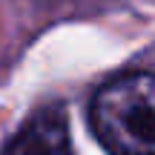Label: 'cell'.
Returning <instances> with one entry per match:
<instances>
[{
	"label": "cell",
	"instance_id": "6da1fadb",
	"mask_svg": "<svg viewBox=\"0 0 155 155\" xmlns=\"http://www.w3.org/2000/svg\"><path fill=\"white\" fill-rule=\"evenodd\" d=\"M89 127L112 155H155V78L150 69L106 81L89 104Z\"/></svg>",
	"mask_w": 155,
	"mask_h": 155
},
{
	"label": "cell",
	"instance_id": "7a4b0ae2",
	"mask_svg": "<svg viewBox=\"0 0 155 155\" xmlns=\"http://www.w3.org/2000/svg\"><path fill=\"white\" fill-rule=\"evenodd\" d=\"M3 155H72L66 115L55 106L40 109L23 124Z\"/></svg>",
	"mask_w": 155,
	"mask_h": 155
}]
</instances>
